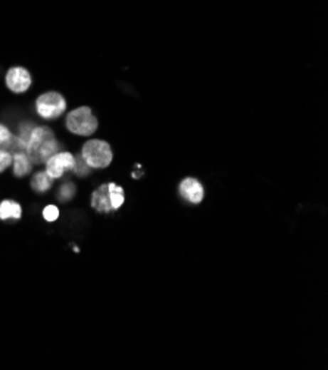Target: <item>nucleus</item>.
<instances>
[{
	"label": "nucleus",
	"instance_id": "obj_1",
	"mask_svg": "<svg viewBox=\"0 0 328 370\" xmlns=\"http://www.w3.org/2000/svg\"><path fill=\"white\" fill-rule=\"evenodd\" d=\"M60 150V143L55 138L53 130L46 125H36L27 140L26 154L33 164H45L52 155Z\"/></svg>",
	"mask_w": 328,
	"mask_h": 370
},
{
	"label": "nucleus",
	"instance_id": "obj_2",
	"mask_svg": "<svg viewBox=\"0 0 328 370\" xmlns=\"http://www.w3.org/2000/svg\"><path fill=\"white\" fill-rule=\"evenodd\" d=\"M67 128L77 136H92L97 130V118L93 115L92 108L78 106L71 111L65 120Z\"/></svg>",
	"mask_w": 328,
	"mask_h": 370
},
{
	"label": "nucleus",
	"instance_id": "obj_3",
	"mask_svg": "<svg viewBox=\"0 0 328 370\" xmlns=\"http://www.w3.org/2000/svg\"><path fill=\"white\" fill-rule=\"evenodd\" d=\"M81 158L90 168H106L112 163V149L107 142L92 139L85 142L81 149Z\"/></svg>",
	"mask_w": 328,
	"mask_h": 370
},
{
	"label": "nucleus",
	"instance_id": "obj_4",
	"mask_svg": "<svg viewBox=\"0 0 328 370\" xmlns=\"http://www.w3.org/2000/svg\"><path fill=\"white\" fill-rule=\"evenodd\" d=\"M36 111L43 120H56L67 111V101L58 92H46L37 98Z\"/></svg>",
	"mask_w": 328,
	"mask_h": 370
},
{
	"label": "nucleus",
	"instance_id": "obj_5",
	"mask_svg": "<svg viewBox=\"0 0 328 370\" xmlns=\"http://www.w3.org/2000/svg\"><path fill=\"white\" fill-rule=\"evenodd\" d=\"M46 173L48 176L53 180L60 179L65 173L71 171L75 167V155L67 150H59L55 155H52L46 163Z\"/></svg>",
	"mask_w": 328,
	"mask_h": 370
},
{
	"label": "nucleus",
	"instance_id": "obj_6",
	"mask_svg": "<svg viewBox=\"0 0 328 370\" xmlns=\"http://www.w3.org/2000/svg\"><path fill=\"white\" fill-rule=\"evenodd\" d=\"M5 83L11 92L21 95V93H26L30 89L33 80L28 70L23 67H12L6 73Z\"/></svg>",
	"mask_w": 328,
	"mask_h": 370
},
{
	"label": "nucleus",
	"instance_id": "obj_7",
	"mask_svg": "<svg viewBox=\"0 0 328 370\" xmlns=\"http://www.w3.org/2000/svg\"><path fill=\"white\" fill-rule=\"evenodd\" d=\"M180 195L186 201H189L191 204H199L203 201L205 192H203L202 183L198 179L187 178L180 185Z\"/></svg>",
	"mask_w": 328,
	"mask_h": 370
},
{
	"label": "nucleus",
	"instance_id": "obj_8",
	"mask_svg": "<svg viewBox=\"0 0 328 370\" xmlns=\"http://www.w3.org/2000/svg\"><path fill=\"white\" fill-rule=\"evenodd\" d=\"M92 208L96 210L97 212H102V214H109V212L114 211V208L111 205V198H109L107 185L99 186L92 193Z\"/></svg>",
	"mask_w": 328,
	"mask_h": 370
},
{
	"label": "nucleus",
	"instance_id": "obj_9",
	"mask_svg": "<svg viewBox=\"0 0 328 370\" xmlns=\"http://www.w3.org/2000/svg\"><path fill=\"white\" fill-rule=\"evenodd\" d=\"M14 157V176L15 178H24L27 176V174L33 170V163L31 160L27 157L26 152H15V154H12Z\"/></svg>",
	"mask_w": 328,
	"mask_h": 370
},
{
	"label": "nucleus",
	"instance_id": "obj_10",
	"mask_svg": "<svg viewBox=\"0 0 328 370\" xmlns=\"http://www.w3.org/2000/svg\"><path fill=\"white\" fill-rule=\"evenodd\" d=\"M23 217V207L16 201L5 200L0 202V220H19Z\"/></svg>",
	"mask_w": 328,
	"mask_h": 370
},
{
	"label": "nucleus",
	"instance_id": "obj_11",
	"mask_svg": "<svg viewBox=\"0 0 328 370\" xmlns=\"http://www.w3.org/2000/svg\"><path fill=\"white\" fill-rule=\"evenodd\" d=\"M52 183H53V179H51L48 176L46 171H37L31 179V187L40 193L48 192L52 187Z\"/></svg>",
	"mask_w": 328,
	"mask_h": 370
},
{
	"label": "nucleus",
	"instance_id": "obj_12",
	"mask_svg": "<svg viewBox=\"0 0 328 370\" xmlns=\"http://www.w3.org/2000/svg\"><path fill=\"white\" fill-rule=\"evenodd\" d=\"M109 189V198H111V205L114 208V211L120 210L124 204V189L121 186H117L115 183H109L107 185Z\"/></svg>",
	"mask_w": 328,
	"mask_h": 370
},
{
	"label": "nucleus",
	"instance_id": "obj_13",
	"mask_svg": "<svg viewBox=\"0 0 328 370\" xmlns=\"http://www.w3.org/2000/svg\"><path fill=\"white\" fill-rule=\"evenodd\" d=\"M74 195H75V185L68 182V183H65L59 187L58 198H59L60 202H68L74 198Z\"/></svg>",
	"mask_w": 328,
	"mask_h": 370
},
{
	"label": "nucleus",
	"instance_id": "obj_14",
	"mask_svg": "<svg viewBox=\"0 0 328 370\" xmlns=\"http://www.w3.org/2000/svg\"><path fill=\"white\" fill-rule=\"evenodd\" d=\"M12 161H14V157L11 152L0 148V173L6 171L12 165Z\"/></svg>",
	"mask_w": 328,
	"mask_h": 370
},
{
	"label": "nucleus",
	"instance_id": "obj_15",
	"mask_svg": "<svg viewBox=\"0 0 328 370\" xmlns=\"http://www.w3.org/2000/svg\"><path fill=\"white\" fill-rule=\"evenodd\" d=\"M60 215V211L56 205H48L45 207V210H43V217H45V220L49 222V223H53L59 219Z\"/></svg>",
	"mask_w": 328,
	"mask_h": 370
},
{
	"label": "nucleus",
	"instance_id": "obj_16",
	"mask_svg": "<svg viewBox=\"0 0 328 370\" xmlns=\"http://www.w3.org/2000/svg\"><path fill=\"white\" fill-rule=\"evenodd\" d=\"M12 138H14V135L11 130L5 124L0 123V148L5 149L6 145L12 140Z\"/></svg>",
	"mask_w": 328,
	"mask_h": 370
},
{
	"label": "nucleus",
	"instance_id": "obj_17",
	"mask_svg": "<svg viewBox=\"0 0 328 370\" xmlns=\"http://www.w3.org/2000/svg\"><path fill=\"white\" fill-rule=\"evenodd\" d=\"M73 171L77 174V176H87L90 173V167L84 163V160L80 157H75V167L73 168Z\"/></svg>",
	"mask_w": 328,
	"mask_h": 370
}]
</instances>
